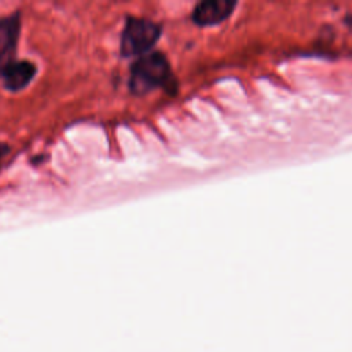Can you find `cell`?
<instances>
[{
  "label": "cell",
  "mask_w": 352,
  "mask_h": 352,
  "mask_svg": "<svg viewBox=\"0 0 352 352\" xmlns=\"http://www.w3.org/2000/svg\"><path fill=\"white\" fill-rule=\"evenodd\" d=\"M170 65L164 54H144L131 66L129 89L136 95H143L155 88L166 87L170 82Z\"/></svg>",
  "instance_id": "obj_1"
},
{
  "label": "cell",
  "mask_w": 352,
  "mask_h": 352,
  "mask_svg": "<svg viewBox=\"0 0 352 352\" xmlns=\"http://www.w3.org/2000/svg\"><path fill=\"white\" fill-rule=\"evenodd\" d=\"M161 36V26L144 18L128 16L121 34L122 56H142L157 43Z\"/></svg>",
  "instance_id": "obj_2"
},
{
  "label": "cell",
  "mask_w": 352,
  "mask_h": 352,
  "mask_svg": "<svg viewBox=\"0 0 352 352\" xmlns=\"http://www.w3.org/2000/svg\"><path fill=\"white\" fill-rule=\"evenodd\" d=\"M19 12L0 19V76L14 62L19 38Z\"/></svg>",
  "instance_id": "obj_3"
},
{
  "label": "cell",
  "mask_w": 352,
  "mask_h": 352,
  "mask_svg": "<svg viewBox=\"0 0 352 352\" xmlns=\"http://www.w3.org/2000/svg\"><path fill=\"white\" fill-rule=\"evenodd\" d=\"M234 0H205L195 6L191 18L199 26H212L226 21L234 11Z\"/></svg>",
  "instance_id": "obj_4"
},
{
  "label": "cell",
  "mask_w": 352,
  "mask_h": 352,
  "mask_svg": "<svg viewBox=\"0 0 352 352\" xmlns=\"http://www.w3.org/2000/svg\"><path fill=\"white\" fill-rule=\"evenodd\" d=\"M37 67L30 60H14L0 76L8 91L16 92L28 87L34 78Z\"/></svg>",
  "instance_id": "obj_5"
},
{
  "label": "cell",
  "mask_w": 352,
  "mask_h": 352,
  "mask_svg": "<svg viewBox=\"0 0 352 352\" xmlns=\"http://www.w3.org/2000/svg\"><path fill=\"white\" fill-rule=\"evenodd\" d=\"M8 150H10V148H8V146L0 142V165H1V160H3V158L7 155Z\"/></svg>",
  "instance_id": "obj_6"
}]
</instances>
